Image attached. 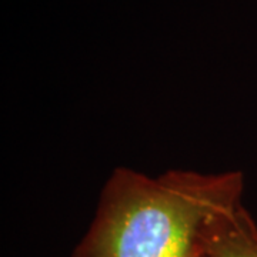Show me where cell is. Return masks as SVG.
I'll return each mask as SVG.
<instances>
[{
  "instance_id": "obj_1",
  "label": "cell",
  "mask_w": 257,
  "mask_h": 257,
  "mask_svg": "<svg viewBox=\"0 0 257 257\" xmlns=\"http://www.w3.org/2000/svg\"><path fill=\"white\" fill-rule=\"evenodd\" d=\"M243 189L240 172L116 169L72 257H187L203 223L241 202Z\"/></svg>"
},
{
  "instance_id": "obj_2",
  "label": "cell",
  "mask_w": 257,
  "mask_h": 257,
  "mask_svg": "<svg viewBox=\"0 0 257 257\" xmlns=\"http://www.w3.org/2000/svg\"><path fill=\"white\" fill-rule=\"evenodd\" d=\"M187 257H257V224L243 203L211 214Z\"/></svg>"
}]
</instances>
